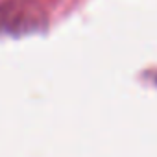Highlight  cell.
I'll return each instance as SVG.
<instances>
[{
  "label": "cell",
  "mask_w": 157,
  "mask_h": 157,
  "mask_svg": "<svg viewBox=\"0 0 157 157\" xmlns=\"http://www.w3.org/2000/svg\"><path fill=\"white\" fill-rule=\"evenodd\" d=\"M48 13L37 0H4L0 2V37H30L44 32Z\"/></svg>",
  "instance_id": "obj_1"
}]
</instances>
